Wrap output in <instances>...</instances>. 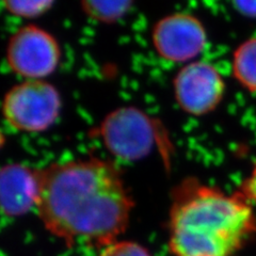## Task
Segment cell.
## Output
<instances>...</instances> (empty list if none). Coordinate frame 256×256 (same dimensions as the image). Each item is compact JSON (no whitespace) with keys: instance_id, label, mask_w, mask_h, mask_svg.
I'll use <instances>...</instances> for the list:
<instances>
[{"instance_id":"obj_1","label":"cell","mask_w":256,"mask_h":256,"mask_svg":"<svg viewBox=\"0 0 256 256\" xmlns=\"http://www.w3.org/2000/svg\"><path fill=\"white\" fill-rule=\"evenodd\" d=\"M38 175V218L68 246L106 248L127 228L134 201L114 164L72 159L48 164Z\"/></svg>"},{"instance_id":"obj_2","label":"cell","mask_w":256,"mask_h":256,"mask_svg":"<svg viewBox=\"0 0 256 256\" xmlns=\"http://www.w3.org/2000/svg\"><path fill=\"white\" fill-rule=\"evenodd\" d=\"M256 233V217L242 194H228L196 178L171 191L169 249L174 256H230Z\"/></svg>"},{"instance_id":"obj_3","label":"cell","mask_w":256,"mask_h":256,"mask_svg":"<svg viewBox=\"0 0 256 256\" xmlns=\"http://www.w3.org/2000/svg\"><path fill=\"white\" fill-rule=\"evenodd\" d=\"M96 136L109 153L124 162H134L150 155L164 140L162 125L136 107H121L104 118Z\"/></svg>"},{"instance_id":"obj_4","label":"cell","mask_w":256,"mask_h":256,"mask_svg":"<svg viewBox=\"0 0 256 256\" xmlns=\"http://www.w3.org/2000/svg\"><path fill=\"white\" fill-rule=\"evenodd\" d=\"M61 96L46 80H24L13 86L2 100V114L8 125L22 132H42L57 121Z\"/></svg>"},{"instance_id":"obj_5","label":"cell","mask_w":256,"mask_h":256,"mask_svg":"<svg viewBox=\"0 0 256 256\" xmlns=\"http://www.w3.org/2000/svg\"><path fill=\"white\" fill-rule=\"evenodd\" d=\"M6 60L13 73L25 80H44L57 70L61 50L50 32L36 25H26L9 38Z\"/></svg>"},{"instance_id":"obj_6","label":"cell","mask_w":256,"mask_h":256,"mask_svg":"<svg viewBox=\"0 0 256 256\" xmlns=\"http://www.w3.org/2000/svg\"><path fill=\"white\" fill-rule=\"evenodd\" d=\"M174 98L186 114L201 116L217 108L226 92V82L212 64L192 61L184 66L173 79Z\"/></svg>"},{"instance_id":"obj_7","label":"cell","mask_w":256,"mask_h":256,"mask_svg":"<svg viewBox=\"0 0 256 256\" xmlns=\"http://www.w3.org/2000/svg\"><path fill=\"white\" fill-rule=\"evenodd\" d=\"M152 43L164 60L189 63L205 50L207 34L196 16L178 12L164 16L155 24L152 30Z\"/></svg>"},{"instance_id":"obj_8","label":"cell","mask_w":256,"mask_h":256,"mask_svg":"<svg viewBox=\"0 0 256 256\" xmlns=\"http://www.w3.org/2000/svg\"><path fill=\"white\" fill-rule=\"evenodd\" d=\"M38 196V170L9 164L0 171V202L8 217H18L36 208Z\"/></svg>"},{"instance_id":"obj_9","label":"cell","mask_w":256,"mask_h":256,"mask_svg":"<svg viewBox=\"0 0 256 256\" xmlns=\"http://www.w3.org/2000/svg\"><path fill=\"white\" fill-rule=\"evenodd\" d=\"M233 74L246 90L256 92V38L240 44L233 54Z\"/></svg>"},{"instance_id":"obj_10","label":"cell","mask_w":256,"mask_h":256,"mask_svg":"<svg viewBox=\"0 0 256 256\" xmlns=\"http://www.w3.org/2000/svg\"><path fill=\"white\" fill-rule=\"evenodd\" d=\"M130 0H84L80 2L82 10L93 20L114 24L122 20L132 10Z\"/></svg>"},{"instance_id":"obj_11","label":"cell","mask_w":256,"mask_h":256,"mask_svg":"<svg viewBox=\"0 0 256 256\" xmlns=\"http://www.w3.org/2000/svg\"><path fill=\"white\" fill-rule=\"evenodd\" d=\"M54 2L36 0V2H20V0H6L2 2L4 9L11 15L20 18H36L50 11Z\"/></svg>"},{"instance_id":"obj_12","label":"cell","mask_w":256,"mask_h":256,"mask_svg":"<svg viewBox=\"0 0 256 256\" xmlns=\"http://www.w3.org/2000/svg\"><path fill=\"white\" fill-rule=\"evenodd\" d=\"M98 256H152L141 244L132 242H116L104 248Z\"/></svg>"},{"instance_id":"obj_13","label":"cell","mask_w":256,"mask_h":256,"mask_svg":"<svg viewBox=\"0 0 256 256\" xmlns=\"http://www.w3.org/2000/svg\"><path fill=\"white\" fill-rule=\"evenodd\" d=\"M240 194L244 196L246 201L256 204V164L253 168L251 174L244 182Z\"/></svg>"},{"instance_id":"obj_14","label":"cell","mask_w":256,"mask_h":256,"mask_svg":"<svg viewBox=\"0 0 256 256\" xmlns=\"http://www.w3.org/2000/svg\"><path fill=\"white\" fill-rule=\"evenodd\" d=\"M233 4L242 15L256 18V2H235Z\"/></svg>"}]
</instances>
